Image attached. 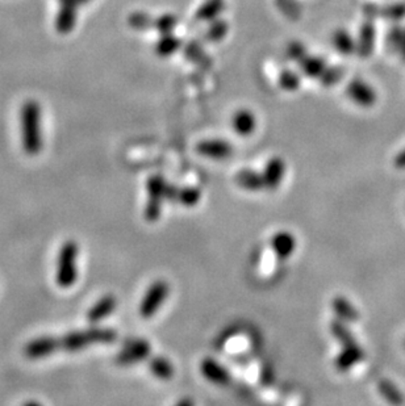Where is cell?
Here are the masks:
<instances>
[{
	"label": "cell",
	"mask_w": 405,
	"mask_h": 406,
	"mask_svg": "<svg viewBox=\"0 0 405 406\" xmlns=\"http://www.w3.org/2000/svg\"><path fill=\"white\" fill-rule=\"evenodd\" d=\"M21 143L28 155H37L42 149L41 134V110L39 103H25L21 108Z\"/></svg>",
	"instance_id": "6da1fadb"
},
{
	"label": "cell",
	"mask_w": 405,
	"mask_h": 406,
	"mask_svg": "<svg viewBox=\"0 0 405 406\" xmlns=\"http://www.w3.org/2000/svg\"><path fill=\"white\" fill-rule=\"evenodd\" d=\"M117 339V332L110 327H90L81 332H71L60 338L62 350L79 351L91 345L113 343Z\"/></svg>",
	"instance_id": "7a4b0ae2"
},
{
	"label": "cell",
	"mask_w": 405,
	"mask_h": 406,
	"mask_svg": "<svg viewBox=\"0 0 405 406\" xmlns=\"http://www.w3.org/2000/svg\"><path fill=\"white\" fill-rule=\"evenodd\" d=\"M78 255H79V246L75 241H66L62 244L56 274V282L61 288H70L75 284L78 277L77 270Z\"/></svg>",
	"instance_id": "3957f363"
},
{
	"label": "cell",
	"mask_w": 405,
	"mask_h": 406,
	"mask_svg": "<svg viewBox=\"0 0 405 406\" xmlns=\"http://www.w3.org/2000/svg\"><path fill=\"white\" fill-rule=\"evenodd\" d=\"M166 185L167 182L165 181L162 175L158 173L152 175L146 182L148 202L143 216L148 223H157L161 217L163 202L166 200Z\"/></svg>",
	"instance_id": "277c9868"
},
{
	"label": "cell",
	"mask_w": 405,
	"mask_h": 406,
	"mask_svg": "<svg viewBox=\"0 0 405 406\" xmlns=\"http://www.w3.org/2000/svg\"><path fill=\"white\" fill-rule=\"evenodd\" d=\"M170 294V287L165 280L154 282L146 291L140 304V315L142 318H152L158 312V309L165 304L167 296Z\"/></svg>",
	"instance_id": "5b68a950"
},
{
	"label": "cell",
	"mask_w": 405,
	"mask_h": 406,
	"mask_svg": "<svg viewBox=\"0 0 405 406\" xmlns=\"http://www.w3.org/2000/svg\"><path fill=\"white\" fill-rule=\"evenodd\" d=\"M152 354V346L145 339H133L124 346L122 351L115 358L119 366H132L148 359Z\"/></svg>",
	"instance_id": "8992f818"
},
{
	"label": "cell",
	"mask_w": 405,
	"mask_h": 406,
	"mask_svg": "<svg viewBox=\"0 0 405 406\" xmlns=\"http://www.w3.org/2000/svg\"><path fill=\"white\" fill-rule=\"evenodd\" d=\"M61 350V341L56 336H40L31 341L24 348V354L30 359H42Z\"/></svg>",
	"instance_id": "52a82bcc"
},
{
	"label": "cell",
	"mask_w": 405,
	"mask_h": 406,
	"mask_svg": "<svg viewBox=\"0 0 405 406\" xmlns=\"http://www.w3.org/2000/svg\"><path fill=\"white\" fill-rule=\"evenodd\" d=\"M200 372L208 381H211L213 384L228 386L231 383L229 371L212 358L202 359L200 363Z\"/></svg>",
	"instance_id": "ba28073f"
},
{
	"label": "cell",
	"mask_w": 405,
	"mask_h": 406,
	"mask_svg": "<svg viewBox=\"0 0 405 406\" xmlns=\"http://www.w3.org/2000/svg\"><path fill=\"white\" fill-rule=\"evenodd\" d=\"M285 173V163L282 158L274 157L264 166V188L269 191H275L283 181Z\"/></svg>",
	"instance_id": "9c48e42d"
},
{
	"label": "cell",
	"mask_w": 405,
	"mask_h": 406,
	"mask_svg": "<svg viewBox=\"0 0 405 406\" xmlns=\"http://www.w3.org/2000/svg\"><path fill=\"white\" fill-rule=\"evenodd\" d=\"M196 152L211 159H225L233 154L232 145L223 140H208L196 145Z\"/></svg>",
	"instance_id": "30bf717a"
},
{
	"label": "cell",
	"mask_w": 405,
	"mask_h": 406,
	"mask_svg": "<svg viewBox=\"0 0 405 406\" xmlns=\"http://www.w3.org/2000/svg\"><path fill=\"white\" fill-rule=\"evenodd\" d=\"M365 358V351L358 343L344 346V350L337 355L335 360V367L340 372H346L352 369L355 365H358Z\"/></svg>",
	"instance_id": "8fae6325"
},
{
	"label": "cell",
	"mask_w": 405,
	"mask_h": 406,
	"mask_svg": "<svg viewBox=\"0 0 405 406\" xmlns=\"http://www.w3.org/2000/svg\"><path fill=\"white\" fill-rule=\"evenodd\" d=\"M271 247H273L274 254L276 255L278 259L284 261L294 254L296 249V240L294 234L290 232H278L273 235L271 238Z\"/></svg>",
	"instance_id": "7c38bea8"
},
{
	"label": "cell",
	"mask_w": 405,
	"mask_h": 406,
	"mask_svg": "<svg viewBox=\"0 0 405 406\" xmlns=\"http://www.w3.org/2000/svg\"><path fill=\"white\" fill-rule=\"evenodd\" d=\"M117 306V299L113 295H105L101 297L96 304L92 306L87 313V320L91 324L101 322V320L111 315Z\"/></svg>",
	"instance_id": "4fadbf2b"
},
{
	"label": "cell",
	"mask_w": 405,
	"mask_h": 406,
	"mask_svg": "<svg viewBox=\"0 0 405 406\" xmlns=\"http://www.w3.org/2000/svg\"><path fill=\"white\" fill-rule=\"evenodd\" d=\"M234 181H236V183L238 184V187H241L246 191H250V192H257V191H261L264 188L262 173H258L254 170H249V169L240 170L238 173H236Z\"/></svg>",
	"instance_id": "5bb4252c"
},
{
	"label": "cell",
	"mask_w": 405,
	"mask_h": 406,
	"mask_svg": "<svg viewBox=\"0 0 405 406\" xmlns=\"http://www.w3.org/2000/svg\"><path fill=\"white\" fill-rule=\"evenodd\" d=\"M332 308L335 315L345 322H356L359 320V312L344 296H335L332 301Z\"/></svg>",
	"instance_id": "9a60e30c"
},
{
	"label": "cell",
	"mask_w": 405,
	"mask_h": 406,
	"mask_svg": "<svg viewBox=\"0 0 405 406\" xmlns=\"http://www.w3.org/2000/svg\"><path fill=\"white\" fill-rule=\"evenodd\" d=\"M344 322L345 321L340 320V318L332 321L329 325L330 334L342 346L354 345L356 343L354 335L350 332V329L345 325Z\"/></svg>",
	"instance_id": "2e32d148"
},
{
	"label": "cell",
	"mask_w": 405,
	"mask_h": 406,
	"mask_svg": "<svg viewBox=\"0 0 405 406\" xmlns=\"http://www.w3.org/2000/svg\"><path fill=\"white\" fill-rule=\"evenodd\" d=\"M149 369L153 375L160 380H170L174 376V367L172 363L163 358V356H155L149 362Z\"/></svg>",
	"instance_id": "e0dca14e"
},
{
	"label": "cell",
	"mask_w": 405,
	"mask_h": 406,
	"mask_svg": "<svg viewBox=\"0 0 405 406\" xmlns=\"http://www.w3.org/2000/svg\"><path fill=\"white\" fill-rule=\"evenodd\" d=\"M233 129L240 136H250L255 129V119L249 111H240L233 117Z\"/></svg>",
	"instance_id": "ac0fdd59"
},
{
	"label": "cell",
	"mask_w": 405,
	"mask_h": 406,
	"mask_svg": "<svg viewBox=\"0 0 405 406\" xmlns=\"http://www.w3.org/2000/svg\"><path fill=\"white\" fill-rule=\"evenodd\" d=\"M378 389L380 392V395L385 397V400L391 404H395V405H399V404H403L404 398H403V395L401 392L397 389V386L391 383L390 380H380L378 383Z\"/></svg>",
	"instance_id": "d6986e66"
},
{
	"label": "cell",
	"mask_w": 405,
	"mask_h": 406,
	"mask_svg": "<svg viewBox=\"0 0 405 406\" xmlns=\"http://www.w3.org/2000/svg\"><path fill=\"white\" fill-rule=\"evenodd\" d=\"M200 200H202V191L198 187L188 185V187L181 188L179 196H178V203L182 204L183 207L193 208L195 205L199 204Z\"/></svg>",
	"instance_id": "ffe728a7"
},
{
	"label": "cell",
	"mask_w": 405,
	"mask_h": 406,
	"mask_svg": "<svg viewBox=\"0 0 405 406\" xmlns=\"http://www.w3.org/2000/svg\"><path fill=\"white\" fill-rule=\"evenodd\" d=\"M181 188L176 187L175 184H169L166 185V200L169 202H175L178 203V196H179Z\"/></svg>",
	"instance_id": "44dd1931"
},
{
	"label": "cell",
	"mask_w": 405,
	"mask_h": 406,
	"mask_svg": "<svg viewBox=\"0 0 405 406\" xmlns=\"http://www.w3.org/2000/svg\"><path fill=\"white\" fill-rule=\"evenodd\" d=\"M395 167L399 170H405V149L396 155Z\"/></svg>",
	"instance_id": "7402d4cb"
},
{
	"label": "cell",
	"mask_w": 405,
	"mask_h": 406,
	"mask_svg": "<svg viewBox=\"0 0 405 406\" xmlns=\"http://www.w3.org/2000/svg\"><path fill=\"white\" fill-rule=\"evenodd\" d=\"M193 404V401H186V400H183L179 402V405H191Z\"/></svg>",
	"instance_id": "603a6c76"
}]
</instances>
